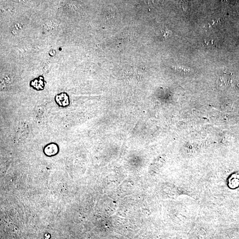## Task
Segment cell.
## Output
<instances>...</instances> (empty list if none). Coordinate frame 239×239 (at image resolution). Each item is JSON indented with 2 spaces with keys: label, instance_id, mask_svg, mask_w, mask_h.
Returning <instances> with one entry per match:
<instances>
[{
  "label": "cell",
  "instance_id": "7a4b0ae2",
  "mask_svg": "<svg viewBox=\"0 0 239 239\" xmlns=\"http://www.w3.org/2000/svg\"><path fill=\"white\" fill-rule=\"evenodd\" d=\"M59 145L55 142L48 144L44 146L43 149L44 155L48 157H52L57 155L59 153Z\"/></svg>",
  "mask_w": 239,
  "mask_h": 239
},
{
  "label": "cell",
  "instance_id": "3957f363",
  "mask_svg": "<svg viewBox=\"0 0 239 239\" xmlns=\"http://www.w3.org/2000/svg\"><path fill=\"white\" fill-rule=\"evenodd\" d=\"M30 85L37 90H43L45 86L44 79L41 76L38 78L35 79L30 82Z\"/></svg>",
  "mask_w": 239,
  "mask_h": 239
},
{
  "label": "cell",
  "instance_id": "6da1fadb",
  "mask_svg": "<svg viewBox=\"0 0 239 239\" xmlns=\"http://www.w3.org/2000/svg\"><path fill=\"white\" fill-rule=\"evenodd\" d=\"M55 102L60 107L66 108L70 104V99L67 93L63 92L58 94L55 98Z\"/></svg>",
  "mask_w": 239,
  "mask_h": 239
},
{
  "label": "cell",
  "instance_id": "277c9868",
  "mask_svg": "<svg viewBox=\"0 0 239 239\" xmlns=\"http://www.w3.org/2000/svg\"><path fill=\"white\" fill-rule=\"evenodd\" d=\"M175 70H177L180 73H183V74H188L191 73L192 71V69L188 67H185L182 66H177L174 67Z\"/></svg>",
  "mask_w": 239,
  "mask_h": 239
},
{
  "label": "cell",
  "instance_id": "5b68a950",
  "mask_svg": "<svg viewBox=\"0 0 239 239\" xmlns=\"http://www.w3.org/2000/svg\"><path fill=\"white\" fill-rule=\"evenodd\" d=\"M23 28V25L21 23H16L11 28V32L13 34H17L20 33Z\"/></svg>",
  "mask_w": 239,
  "mask_h": 239
},
{
  "label": "cell",
  "instance_id": "8992f818",
  "mask_svg": "<svg viewBox=\"0 0 239 239\" xmlns=\"http://www.w3.org/2000/svg\"><path fill=\"white\" fill-rule=\"evenodd\" d=\"M171 32L167 30H163L161 31V36L163 39H167L170 35Z\"/></svg>",
  "mask_w": 239,
  "mask_h": 239
}]
</instances>
